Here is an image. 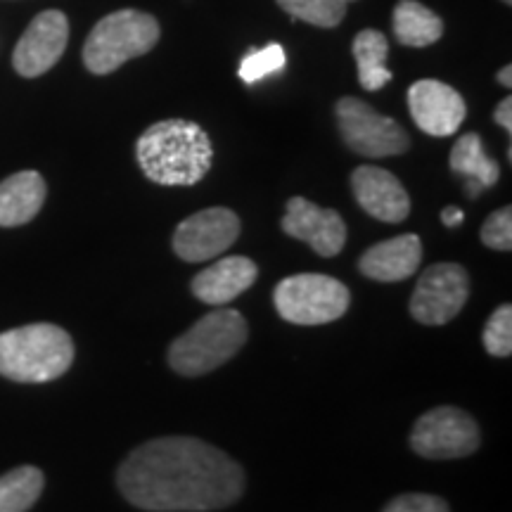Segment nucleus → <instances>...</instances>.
<instances>
[{
	"label": "nucleus",
	"mask_w": 512,
	"mask_h": 512,
	"mask_svg": "<svg viewBox=\"0 0 512 512\" xmlns=\"http://www.w3.org/2000/svg\"><path fill=\"white\" fill-rule=\"evenodd\" d=\"M117 484L126 501L140 510L207 512L238 501L245 472L207 441L164 437L128 453Z\"/></svg>",
	"instance_id": "f257e3e1"
},
{
	"label": "nucleus",
	"mask_w": 512,
	"mask_h": 512,
	"mask_svg": "<svg viewBox=\"0 0 512 512\" xmlns=\"http://www.w3.org/2000/svg\"><path fill=\"white\" fill-rule=\"evenodd\" d=\"M138 166L159 185H195L211 169L214 147L195 121L166 119L150 126L136 145Z\"/></svg>",
	"instance_id": "f03ea898"
},
{
	"label": "nucleus",
	"mask_w": 512,
	"mask_h": 512,
	"mask_svg": "<svg viewBox=\"0 0 512 512\" xmlns=\"http://www.w3.org/2000/svg\"><path fill=\"white\" fill-rule=\"evenodd\" d=\"M74 342L53 323H34L0 335V375L15 382H50L67 373Z\"/></svg>",
	"instance_id": "7ed1b4c3"
},
{
	"label": "nucleus",
	"mask_w": 512,
	"mask_h": 512,
	"mask_svg": "<svg viewBox=\"0 0 512 512\" xmlns=\"http://www.w3.org/2000/svg\"><path fill=\"white\" fill-rule=\"evenodd\" d=\"M247 335V320L240 311L216 309L171 344L169 363L178 375H207L238 354Z\"/></svg>",
	"instance_id": "20e7f679"
},
{
	"label": "nucleus",
	"mask_w": 512,
	"mask_h": 512,
	"mask_svg": "<svg viewBox=\"0 0 512 512\" xmlns=\"http://www.w3.org/2000/svg\"><path fill=\"white\" fill-rule=\"evenodd\" d=\"M159 41V22L140 10H119L95 24L83 46V64L91 74L117 72L133 57L150 53Z\"/></svg>",
	"instance_id": "39448f33"
},
{
	"label": "nucleus",
	"mask_w": 512,
	"mask_h": 512,
	"mask_svg": "<svg viewBox=\"0 0 512 512\" xmlns=\"http://www.w3.org/2000/svg\"><path fill=\"white\" fill-rule=\"evenodd\" d=\"M347 285L330 275L302 273L290 275L275 285L273 304L287 323L325 325L342 318L349 309Z\"/></svg>",
	"instance_id": "423d86ee"
},
{
	"label": "nucleus",
	"mask_w": 512,
	"mask_h": 512,
	"mask_svg": "<svg viewBox=\"0 0 512 512\" xmlns=\"http://www.w3.org/2000/svg\"><path fill=\"white\" fill-rule=\"evenodd\" d=\"M339 133L351 152L363 157H396L411 147V138L392 117H384L368 102L342 98L335 107Z\"/></svg>",
	"instance_id": "0eeeda50"
},
{
	"label": "nucleus",
	"mask_w": 512,
	"mask_h": 512,
	"mask_svg": "<svg viewBox=\"0 0 512 512\" xmlns=\"http://www.w3.org/2000/svg\"><path fill=\"white\" fill-rule=\"evenodd\" d=\"M411 446L418 456L430 460L465 458L479 448V427L460 408L439 406L415 422Z\"/></svg>",
	"instance_id": "6e6552de"
},
{
	"label": "nucleus",
	"mask_w": 512,
	"mask_h": 512,
	"mask_svg": "<svg viewBox=\"0 0 512 512\" xmlns=\"http://www.w3.org/2000/svg\"><path fill=\"white\" fill-rule=\"evenodd\" d=\"M470 297V278L458 264H434L420 275L411 297V313L422 325H446Z\"/></svg>",
	"instance_id": "1a4fd4ad"
},
{
	"label": "nucleus",
	"mask_w": 512,
	"mask_h": 512,
	"mask_svg": "<svg viewBox=\"0 0 512 512\" xmlns=\"http://www.w3.org/2000/svg\"><path fill=\"white\" fill-rule=\"evenodd\" d=\"M240 235V219L235 211L226 207H211L197 211L185 219L174 233V252L183 261L200 264L216 259Z\"/></svg>",
	"instance_id": "9d476101"
},
{
	"label": "nucleus",
	"mask_w": 512,
	"mask_h": 512,
	"mask_svg": "<svg viewBox=\"0 0 512 512\" xmlns=\"http://www.w3.org/2000/svg\"><path fill=\"white\" fill-rule=\"evenodd\" d=\"M69 43V22L60 10L41 12L19 38L12 64L24 79H36L53 69Z\"/></svg>",
	"instance_id": "9b49d317"
},
{
	"label": "nucleus",
	"mask_w": 512,
	"mask_h": 512,
	"mask_svg": "<svg viewBox=\"0 0 512 512\" xmlns=\"http://www.w3.org/2000/svg\"><path fill=\"white\" fill-rule=\"evenodd\" d=\"M408 110L420 131L434 138L453 136L467 117L463 95L437 79L415 81L408 88Z\"/></svg>",
	"instance_id": "f8f14e48"
},
{
	"label": "nucleus",
	"mask_w": 512,
	"mask_h": 512,
	"mask_svg": "<svg viewBox=\"0 0 512 512\" xmlns=\"http://www.w3.org/2000/svg\"><path fill=\"white\" fill-rule=\"evenodd\" d=\"M290 238L304 240L320 256H337L347 242V223L335 209H323L304 197H292L283 216Z\"/></svg>",
	"instance_id": "ddd939ff"
},
{
	"label": "nucleus",
	"mask_w": 512,
	"mask_h": 512,
	"mask_svg": "<svg viewBox=\"0 0 512 512\" xmlns=\"http://www.w3.org/2000/svg\"><path fill=\"white\" fill-rule=\"evenodd\" d=\"M351 190L366 214L384 223H401L411 214V197L392 171L358 166L351 174Z\"/></svg>",
	"instance_id": "4468645a"
},
{
	"label": "nucleus",
	"mask_w": 512,
	"mask_h": 512,
	"mask_svg": "<svg viewBox=\"0 0 512 512\" xmlns=\"http://www.w3.org/2000/svg\"><path fill=\"white\" fill-rule=\"evenodd\" d=\"M259 268L247 256H226L192 280V294L209 306H226L256 283Z\"/></svg>",
	"instance_id": "2eb2a0df"
},
{
	"label": "nucleus",
	"mask_w": 512,
	"mask_h": 512,
	"mask_svg": "<svg viewBox=\"0 0 512 512\" xmlns=\"http://www.w3.org/2000/svg\"><path fill=\"white\" fill-rule=\"evenodd\" d=\"M422 261V242L418 235L406 233L399 238L384 240L380 245L370 247L358 261L361 273L370 280L380 283H399V280L411 278L420 268Z\"/></svg>",
	"instance_id": "dca6fc26"
},
{
	"label": "nucleus",
	"mask_w": 512,
	"mask_h": 512,
	"mask_svg": "<svg viewBox=\"0 0 512 512\" xmlns=\"http://www.w3.org/2000/svg\"><path fill=\"white\" fill-rule=\"evenodd\" d=\"M46 181L38 171H19L0 183V226L29 223L46 202Z\"/></svg>",
	"instance_id": "f3484780"
},
{
	"label": "nucleus",
	"mask_w": 512,
	"mask_h": 512,
	"mask_svg": "<svg viewBox=\"0 0 512 512\" xmlns=\"http://www.w3.org/2000/svg\"><path fill=\"white\" fill-rule=\"evenodd\" d=\"M451 169L465 176L467 190H470L472 197L496 185L498 176H501V166H498L496 159L486 155L482 138L477 133H465L456 140L451 150Z\"/></svg>",
	"instance_id": "a211bd4d"
},
{
	"label": "nucleus",
	"mask_w": 512,
	"mask_h": 512,
	"mask_svg": "<svg viewBox=\"0 0 512 512\" xmlns=\"http://www.w3.org/2000/svg\"><path fill=\"white\" fill-rule=\"evenodd\" d=\"M394 36L401 46L427 48L444 36V22L437 12L418 3V0H399L394 8Z\"/></svg>",
	"instance_id": "6ab92c4d"
},
{
	"label": "nucleus",
	"mask_w": 512,
	"mask_h": 512,
	"mask_svg": "<svg viewBox=\"0 0 512 512\" xmlns=\"http://www.w3.org/2000/svg\"><path fill=\"white\" fill-rule=\"evenodd\" d=\"M354 57L358 64V83L363 91H380L392 81V69L387 67L389 41L382 31L366 29L356 34Z\"/></svg>",
	"instance_id": "aec40b11"
},
{
	"label": "nucleus",
	"mask_w": 512,
	"mask_h": 512,
	"mask_svg": "<svg viewBox=\"0 0 512 512\" xmlns=\"http://www.w3.org/2000/svg\"><path fill=\"white\" fill-rule=\"evenodd\" d=\"M46 477L34 465L17 467L0 477V512H29L43 494Z\"/></svg>",
	"instance_id": "412c9836"
},
{
	"label": "nucleus",
	"mask_w": 512,
	"mask_h": 512,
	"mask_svg": "<svg viewBox=\"0 0 512 512\" xmlns=\"http://www.w3.org/2000/svg\"><path fill=\"white\" fill-rule=\"evenodd\" d=\"M278 5L294 19L320 29H332L342 24L349 0H278Z\"/></svg>",
	"instance_id": "4be33fe9"
},
{
	"label": "nucleus",
	"mask_w": 512,
	"mask_h": 512,
	"mask_svg": "<svg viewBox=\"0 0 512 512\" xmlns=\"http://www.w3.org/2000/svg\"><path fill=\"white\" fill-rule=\"evenodd\" d=\"M287 64V55L285 48L280 43H268L266 48L261 50H252V53L245 55V60L240 62V79L252 86V83L266 79V76L283 72Z\"/></svg>",
	"instance_id": "5701e85b"
},
{
	"label": "nucleus",
	"mask_w": 512,
	"mask_h": 512,
	"mask_svg": "<svg viewBox=\"0 0 512 512\" xmlns=\"http://www.w3.org/2000/svg\"><path fill=\"white\" fill-rule=\"evenodd\" d=\"M482 342L491 356L505 358L512 354V306L503 304L486 320Z\"/></svg>",
	"instance_id": "b1692460"
},
{
	"label": "nucleus",
	"mask_w": 512,
	"mask_h": 512,
	"mask_svg": "<svg viewBox=\"0 0 512 512\" xmlns=\"http://www.w3.org/2000/svg\"><path fill=\"white\" fill-rule=\"evenodd\" d=\"M479 238L486 247L496 249V252H510L512 249V209L503 207L494 211L489 219L484 221Z\"/></svg>",
	"instance_id": "393cba45"
},
{
	"label": "nucleus",
	"mask_w": 512,
	"mask_h": 512,
	"mask_svg": "<svg viewBox=\"0 0 512 512\" xmlns=\"http://www.w3.org/2000/svg\"><path fill=\"white\" fill-rule=\"evenodd\" d=\"M382 512H451L444 498L430 494H403L387 503Z\"/></svg>",
	"instance_id": "a878e982"
},
{
	"label": "nucleus",
	"mask_w": 512,
	"mask_h": 512,
	"mask_svg": "<svg viewBox=\"0 0 512 512\" xmlns=\"http://www.w3.org/2000/svg\"><path fill=\"white\" fill-rule=\"evenodd\" d=\"M496 124L503 126L505 131H512V98H505L503 102H498L496 114H494Z\"/></svg>",
	"instance_id": "bb28decb"
},
{
	"label": "nucleus",
	"mask_w": 512,
	"mask_h": 512,
	"mask_svg": "<svg viewBox=\"0 0 512 512\" xmlns=\"http://www.w3.org/2000/svg\"><path fill=\"white\" fill-rule=\"evenodd\" d=\"M463 219H465V214L458 207H446L444 211H441V223H444L446 228H458L460 223H463Z\"/></svg>",
	"instance_id": "cd10ccee"
},
{
	"label": "nucleus",
	"mask_w": 512,
	"mask_h": 512,
	"mask_svg": "<svg viewBox=\"0 0 512 512\" xmlns=\"http://www.w3.org/2000/svg\"><path fill=\"white\" fill-rule=\"evenodd\" d=\"M510 74H512L510 64H505V67L501 69V72H498V83H503L505 88H510V86H512V79H510Z\"/></svg>",
	"instance_id": "c85d7f7f"
},
{
	"label": "nucleus",
	"mask_w": 512,
	"mask_h": 512,
	"mask_svg": "<svg viewBox=\"0 0 512 512\" xmlns=\"http://www.w3.org/2000/svg\"><path fill=\"white\" fill-rule=\"evenodd\" d=\"M503 3H505V5H512V0H503Z\"/></svg>",
	"instance_id": "c756f323"
},
{
	"label": "nucleus",
	"mask_w": 512,
	"mask_h": 512,
	"mask_svg": "<svg viewBox=\"0 0 512 512\" xmlns=\"http://www.w3.org/2000/svg\"><path fill=\"white\" fill-rule=\"evenodd\" d=\"M349 3H354V0H349Z\"/></svg>",
	"instance_id": "7c9ffc66"
}]
</instances>
